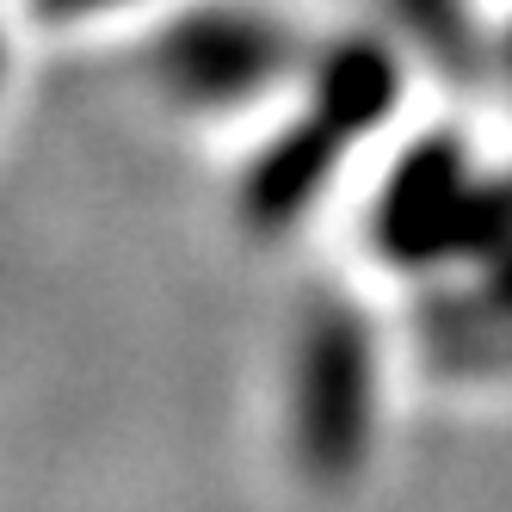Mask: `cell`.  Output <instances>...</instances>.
<instances>
[{"mask_svg":"<svg viewBox=\"0 0 512 512\" xmlns=\"http://www.w3.org/2000/svg\"><path fill=\"white\" fill-rule=\"evenodd\" d=\"M290 445L303 475L321 488H346L371 451V327L352 303L321 297L303 315Z\"/></svg>","mask_w":512,"mask_h":512,"instance_id":"1","label":"cell"},{"mask_svg":"<svg viewBox=\"0 0 512 512\" xmlns=\"http://www.w3.org/2000/svg\"><path fill=\"white\" fill-rule=\"evenodd\" d=\"M297 31H284L260 13H235V7H204L186 13L161 31L155 44V75L179 105H247L272 93L290 68H297Z\"/></svg>","mask_w":512,"mask_h":512,"instance_id":"2","label":"cell"},{"mask_svg":"<svg viewBox=\"0 0 512 512\" xmlns=\"http://www.w3.org/2000/svg\"><path fill=\"white\" fill-rule=\"evenodd\" d=\"M469 155L451 130L420 136L408 155L395 161L389 186L371 210V241L389 266H438L451 260V229L469 192Z\"/></svg>","mask_w":512,"mask_h":512,"instance_id":"3","label":"cell"},{"mask_svg":"<svg viewBox=\"0 0 512 512\" xmlns=\"http://www.w3.org/2000/svg\"><path fill=\"white\" fill-rule=\"evenodd\" d=\"M346 142L352 136L340 124H327L321 112H309L303 124L278 130L266 149L253 155V167L241 179V198H235L241 223L253 235H278V229L297 223V216H309V204L327 192V179H334Z\"/></svg>","mask_w":512,"mask_h":512,"instance_id":"4","label":"cell"},{"mask_svg":"<svg viewBox=\"0 0 512 512\" xmlns=\"http://www.w3.org/2000/svg\"><path fill=\"white\" fill-rule=\"evenodd\" d=\"M426 352L445 371H500L512 364V247L482 260V284L420 309Z\"/></svg>","mask_w":512,"mask_h":512,"instance_id":"5","label":"cell"},{"mask_svg":"<svg viewBox=\"0 0 512 512\" xmlns=\"http://www.w3.org/2000/svg\"><path fill=\"white\" fill-rule=\"evenodd\" d=\"M315 105L327 124H340L346 136H371L401 99V62L383 38H340L315 56Z\"/></svg>","mask_w":512,"mask_h":512,"instance_id":"6","label":"cell"},{"mask_svg":"<svg viewBox=\"0 0 512 512\" xmlns=\"http://www.w3.org/2000/svg\"><path fill=\"white\" fill-rule=\"evenodd\" d=\"M383 7L445 75H475L482 68V38H475V19L463 0H383Z\"/></svg>","mask_w":512,"mask_h":512,"instance_id":"7","label":"cell"},{"mask_svg":"<svg viewBox=\"0 0 512 512\" xmlns=\"http://www.w3.org/2000/svg\"><path fill=\"white\" fill-rule=\"evenodd\" d=\"M506 247H512V173L469 179L457 229H451V260H494Z\"/></svg>","mask_w":512,"mask_h":512,"instance_id":"8","label":"cell"},{"mask_svg":"<svg viewBox=\"0 0 512 512\" xmlns=\"http://www.w3.org/2000/svg\"><path fill=\"white\" fill-rule=\"evenodd\" d=\"M44 19H81V13H99V7H118V0H31Z\"/></svg>","mask_w":512,"mask_h":512,"instance_id":"9","label":"cell"},{"mask_svg":"<svg viewBox=\"0 0 512 512\" xmlns=\"http://www.w3.org/2000/svg\"><path fill=\"white\" fill-rule=\"evenodd\" d=\"M506 62H512V38H506Z\"/></svg>","mask_w":512,"mask_h":512,"instance_id":"10","label":"cell"},{"mask_svg":"<svg viewBox=\"0 0 512 512\" xmlns=\"http://www.w3.org/2000/svg\"><path fill=\"white\" fill-rule=\"evenodd\" d=\"M0 62H7V56H0Z\"/></svg>","mask_w":512,"mask_h":512,"instance_id":"11","label":"cell"}]
</instances>
